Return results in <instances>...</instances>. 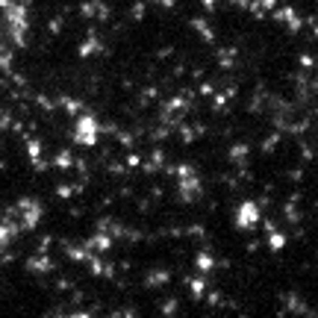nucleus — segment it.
I'll list each match as a JSON object with an SVG mask.
<instances>
[{"label": "nucleus", "mask_w": 318, "mask_h": 318, "mask_svg": "<svg viewBox=\"0 0 318 318\" xmlns=\"http://www.w3.org/2000/svg\"><path fill=\"white\" fill-rule=\"evenodd\" d=\"M112 138H115V141H118L121 148H127V151H133V148L138 144V138L133 136V130H121V127H118V133H115Z\"/></svg>", "instance_id": "b1692460"}, {"label": "nucleus", "mask_w": 318, "mask_h": 318, "mask_svg": "<svg viewBox=\"0 0 318 318\" xmlns=\"http://www.w3.org/2000/svg\"><path fill=\"white\" fill-rule=\"evenodd\" d=\"M148 3H153L156 9H174L177 6V0H148Z\"/></svg>", "instance_id": "37998d69"}, {"label": "nucleus", "mask_w": 318, "mask_h": 318, "mask_svg": "<svg viewBox=\"0 0 318 318\" xmlns=\"http://www.w3.org/2000/svg\"><path fill=\"white\" fill-rule=\"evenodd\" d=\"M68 215H71V218H83V215H85V207H83V204H77V207L68 209Z\"/></svg>", "instance_id": "49530a36"}, {"label": "nucleus", "mask_w": 318, "mask_h": 318, "mask_svg": "<svg viewBox=\"0 0 318 318\" xmlns=\"http://www.w3.org/2000/svg\"><path fill=\"white\" fill-rule=\"evenodd\" d=\"M194 268H197L200 274L212 277V271H215V253H212L209 248L197 250V253H194Z\"/></svg>", "instance_id": "2eb2a0df"}, {"label": "nucleus", "mask_w": 318, "mask_h": 318, "mask_svg": "<svg viewBox=\"0 0 318 318\" xmlns=\"http://www.w3.org/2000/svg\"><path fill=\"white\" fill-rule=\"evenodd\" d=\"M144 15H148V0H133V6H130V21H133V24H141Z\"/></svg>", "instance_id": "a878e982"}, {"label": "nucleus", "mask_w": 318, "mask_h": 318, "mask_svg": "<svg viewBox=\"0 0 318 318\" xmlns=\"http://www.w3.org/2000/svg\"><path fill=\"white\" fill-rule=\"evenodd\" d=\"M100 277H103V280H115V277H118V265L112 263V259H103V268H100Z\"/></svg>", "instance_id": "72a5a7b5"}, {"label": "nucleus", "mask_w": 318, "mask_h": 318, "mask_svg": "<svg viewBox=\"0 0 318 318\" xmlns=\"http://www.w3.org/2000/svg\"><path fill=\"white\" fill-rule=\"evenodd\" d=\"M30 100H33V103H36V109L44 112L47 118L59 112V109H56V97H50L47 92H33V97H30Z\"/></svg>", "instance_id": "dca6fc26"}, {"label": "nucleus", "mask_w": 318, "mask_h": 318, "mask_svg": "<svg viewBox=\"0 0 318 318\" xmlns=\"http://www.w3.org/2000/svg\"><path fill=\"white\" fill-rule=\"evenodd\" d=\"M256 3L263 6L265 12H271V9H274V6H277V3H280V0H256Z\"/></svg>", "instance_id": "8fccbe9b"}, {"label": "nucleus", "mask_w": 318, "mask_h": 318, "mask_svg": "<svg viewBox=\"0 0 318 318\" xmlns=\"http://www.w3.org/2000/svg\"><path fill=\"white\" fill-rule=\"evenodd\" d=\"M53 242H56V236L44 233L42 239H39V245H36V253H50V248H53Z\"/></svg>", "instance_id": "f704fd0d"}, {"label": "nucleus", "mask_w": 318, "mask_h": 318, "mask_svg": "<svg viewBox=\"0 0 318 318\" xmlns=\"http://www.w3.org/2000/svg\"><path fill=\"white\" fill-rule=\"evenodd\" d=\"M250 156V144L248 141H233L230 148H227V159H230V165H245Z\"/></svg>", "instance_id": "4468645a"}, {"label": "nucleus", "mask_w": 318, "mask_h": 318, "mask_svg": "<svg viewBox=\"0 0 318 318\" xmlns=\"http://www.w3.org/2000/svg\"><path fill=\"white\" fill-rule=\"evenodd\" d=\"M197 83H200L197 89H194V92H197V97H207V100H209V97L218 92V85H215V83H209V80H197Z\"/></svg>", "instance_id": "2f4dec72"}, {"label": "nucleus", "mask_w": 318, "mask_h": 318, "mask_svg": "<svg viewBox=\"0 0 318 318\" xmlns=\"http://www.w3.org/2000/svg\"><path fill=\"white\" fill-rule=\"evenodd\" d=\"M192 130H194V136H197V138L209 136V124H207V121H200V118H197V121L192 124Z\"/></svg>", "instance_id": "ea45409f"}, {"label": "nucleus", "mask_w": 318, "mask_h": 318, "mask_svg": "<svg viewBox=\"0 0 318 318\" xmlns=\"http://www.w3.org/2000/svg\"><path fill=\"white\" fill-rule=\"evenodd\" d=\"M71 165H74V151L71 148H59L50 156V168H56V171H71Z\"/></svg>", "instance_id": "f3484780"}, {"label": "nucleus", "mask_w": 318, "mask_h": 318, "mask_svg": "<svg viewBox=\"0 0 318 318\" xmlns=\"http://www.w3.org/2000/svg\"><path fill=\"white\" fill-rule=\"evenodd\" d=\"M103 39H100V33H85V39L77 44V59H92V56H100L103 53Z\"/></svg>", "instance_id": "0eeeda50"}, {"label": "nucleus", "mask_w": 318, "mask_h": 318, "mask_svg": "<svg viewBox=\"0 0 318 318\" xmlns=\"http://www.w3.org/2000/svg\"><path fill=\"white\" fill-rule=\"evenodd\" d=\"M280 141H283V133H280V130L268 133V136L263 138V144H259V153H263V156H271V153H277Z\"/></svg>", "instance_id": "412c9836"}, {"label": "nucleus", "mask_w": 318, "mask_h": 318, "mask_svg": "<svg viewBox=\"0 0 318 318\" xmlns=\"http://www.w3.org/2000/svg\"><path fill=\"white\" fill-rule=\"evenodd\" d=\"M227 3H230L233 9H248V3H250V0H227Z\"/></svg>", "instance_id": "3c124183"}, {"label": "nucleus", "mask_w": 318, "mask_h": 318, "mask_svg": "<svg viewBox=\"0 0 318 318\" xmlns=\"http://www.w3.org/2000/svg\"><path fill=\"white\" fill-rule=\"evenodd\" d=\"M280 215H286V221H289L292 227H295V224H304V218H306V212L298 207V200H286L283 209H280Z\"/></svg>", "instance_id": "a211bd4d"}, {"label": "nucleus", "mask_w": 318, "mask_h": 318, "mask_svg": "<svg viewBox=\"0 0 318 318\" xmlns=\"http://www.w3.org/2000/svg\"><path fill=\"white\" fill-rule=\"evenodd\" d=\"M289 180L298 186V183L304 180V168H292V171H289Z\"/></svg>", "instance_id": "a18cd8bd"}, {"label": "nucleus", "mask_w": 318, "mask_h": 318, "mask_svg": "<svg viewBox=\"0 0 318 318\" xmlns=\"http://www.w3.org/2000/svg\"><path fill=\"white\" fill-rule=\"evenodd\" d=\"M133 186H130V183H124V186H121V189H115V200H118V197H121V200H130V197H133Z\"/></svg>", "instance_id": "58836bf2"}, {"label": "nucleus", "mask_w": 318, "mask_h": 318, "mask_svg": "<svg viewBox=\"0 0 318 318\" xmlns=\"http://www.w3.org/2000/svg\"><path fill=\"white\" fill-rule=\"evenodd\" d=\"M298 65H301L304 71H312V68H315V59H312V53L301 50V53H298Z\"/></svg>", "instance_id": "4c0bfd02"}, {"label": "nucleus", "mask_w": 318, "mask_h": 318, "mask_svg": "<svg viewBox=\"0 0 318 318\" xmlns=\"http://www.w3.org/2000/svg\"><path fill=\"white\" fill-rule=\"evenodd\" d=\"M83 248H85V250H92V253H100V256H106V253L115 248V239H112L109 233H103V230H95L92 236H85Z\"/></svg>", "instance_id": "423d86ee"}, {"label": "nucleus", "mask_w": 318, "mask_h": 318, "mask_svg": "<svg viewBox=\"0 0 318 318\" xmlns=\"http://www.w3.org/2000/svg\"><path fill=\"white\" fill-rule=\"evenodd\" d=\"M268 250H271V253H283V250H286V245H289V236L283 233V230H268Z\"/></svg>", "instance_id": "6ab92c4d"}, {"label": "nucleus", "mask_w": 318, "mask_h": 318, "mask_svg": "<svg viewBox=\"0 0 318 318\" xmlns=\"http://www.w3.org/2000/svg\"><path fill=\"white\" fill-rule=\"evenodd\" d=\"M56 109L65 112L68 118H74V115H80V112L85 109V103L80 100V97H74V95H56Z\"/></svg>", "instance_id": "9b49d317"}, {"label": "nucleus", "mask_w": 318, "mask_h": 318, "mask_svg": "<svg viewBox=\"0 0 318 318\" xmlns=\"http://www.w3.org/2000/svg\"><path fill=\"white\" fill-rule=\"evenodd\" d=\"M204 304H207V306H221V304H224V292L209 286V289L204 292Z\"/></svg>", "instance_id": "c756f323"}, {"label": "nucleus", "mask_w": 318, "mask_h": 318, "mask_svg": "<svg viewBox=\"0 0 318 318\" xmlns=\"http://www.w3.org/2000/svg\"><path fill=\"white\" fill-rule=\"evenodd\" d=\"M15 209H18V224H21V233H36L39 224L44 218V204L33 194H21L15 200Z\"/></svg>", "instance_id": "f03ea898"}, {"label": "nucleus", "mask_w": 318, "mask_h": 318, "mask_svg": "<svg viewBox=\"0 0 318 318\" xmlns=\"http://www.w3.org/2000/svg\"><path fill=\"white\" fill-rule=\"evenodd\" d=\"M263 209L256 200H242V204H236L233 209V227L236 233H253V230H259V221H263Z\"/></svg>", "instance_id": "7ed1b4c3"}, {"label": "nucleus", "mask_w": 318, "mask_h": 318, "mask_svg": "<svg viewBox=\"0 0 318 318\" xmlns=\"http://www.w3.org/2000/svg\"><path fill=\"white\" fill-rule=\"evenodd\" d=\"M133 204H136V212H138V215H153V207H156V204H153V200L148 197V194H141V197H136Z\"/></svg>", "instance_id": "7c9ffc66"}, {"label": "nucleus", "mask_w": 318, "mask_h": 318, "mask_svg": "<svg viewBox=\"0 0 318 318\" xmlns=\"http://www.w3.org/2000/svg\"><path fill=\"white\" fill-rule=\"evenodd\" d=\"M24 271L33 277H47L56 271V259L50 253H30L27 259H24Z\"/></svg>", "instance_id": "39448f33"}, {"label": "nucleus", "mask_w": 318, "mask_h": 318, "mask_svg": "<svg viewBox=\"0 0 318 318\" xmlns=\"http://www.w3.org/2000/svg\"><path fill=\"white\" fill-rule=\"evenodd\" d=\"M171 56H174V44H165V47L156 50V59H159V62H162V59H171Z\"/></svg>", "instance_id": "79ce46f5"}, {"label": "nucleus", "mask_w": 318, "mask_h": 318, "mask_svg": "<svg viewBox=\"0 0 318 318\" xmlns=\"http://www.w3.org/2000/svg\"><path fill=\"white\" fill-rule=\"evenodd\" d=\"M103 168H106V174H109V177H115V180L127 174V165H124V162H118V159H112V156L103 162Z\"/></svg>", "instance_id": "bb28decb"}, {"label": "nucleus", "mask_w": 318, "mask_h": 318, "mask_svg": "<svg viewBox=\"0 0 318 318\" xmlns=\"http://www.w3.org/2000/svg\"><path fill=\"white\" fill-rule=\"evenodd\" d=\"M74 286H77V283L68 280V277H59V280H56V289H59V292H71Z\"/></svg>", "instance_id": "a19ab883"}, {"label": "nucleus", "mask_w": 318, "mask_h": 318, "mask_svg": "<svg viewBox=\"0 0 318 318\" xmlns=\"http://www.w3.org/2000/svg\"><path fill=\"white\" fill-rule=\"evenodd\" d=\"M168 283H171V271L168 268H151L141 277V286H148V289H162Z\"/></svg>", "instance_id": "9d476101"}, {"label": "nucleus", "mask_w": 318, "mask_h": 318, "mask_svg": "<svg viewBox=\"0 0 318 318\" xmlns=\"http://www.w3.org/2000/svg\"><path fill=\"white\" fill-rule=\"evenodd\" d=\"M174 133L180 136V141H183V144H194V141H197V136H194L192 124H189V118H186V121H180V124H177V130H174Z\"/></svg>", "instance_id": "393cba45"}, {"label": "nucleus", "mask_w": 318, "mask_h": 318, "mask_svg": "<svg viewBox=\"0 0 318 318\" xmlns=\"http://www.w3.org/2000/svg\"><path fill=\"white\" fill-rule=\"evenodd\" d=\"M256 250H259V242H256V239H250L248 245H245V253H248V256H253Z\"/></svg>", "instance_id": "09e8293b"}, {"label": "nucleus", "mask_w": 318, "mask_h": 318, "mask_svg": "<svg viewBox=\"0 0 318 318\" xmlns=\"http://www.w3.org/2000/svg\"><path fill=\"white\" fill-rule=\"evenodd\" d=\"M124 165H127V171H136L138 165H141V153H136V148L127 153V159H124Z\"/></svg>", "instance_id": "e433bc0d"}, {"label": "nucleus", "mask_w": 318, "mask_h": 318, "mask_svg": "<svg viewBox=\"0 0 318 318\" xmlns=\"http://www.w3.org/2000/svg\"><path fill=\"white\" fill-rule=\"evenodd\" d=\"M215 62H218V68L221 71H233L236 62H239V47L230 44V47H218L215 50Z\"/></svg>", "instance_id": "f8f14e48"}, {"label": "nucleus", "mask_w": 318, "mask_h": 318, "mask_svg": "<svg viewBox=\"0 0 318 318\" xmlns=\"http://www.w3.org/2000/svg\"><path fill=\"white\" fill-rule=\"evenodd\" d=\"M156 306H159V312H162V315H177V306H180V301H177V298H159V301H156Z\"/></svg>", "instance_id": "cd10ccee"}, {"label": "nucleus", "mask_w": 318, "mask_h": 318, "mask_svg": "<svg viewBox=\"0 0 318 318\" xmlns=\"http://www.w3.org/2000/svg\"><path fill=\"white\" fill-rule=\"evenodd\" d=\"M171 136H174V130H171L168 124H162V121H159L156 127H148V138H151L153 144H162V141H168Z\"/></svg>", "instance_id": "aec40b11"}, {"label": "nucleus", "mask_w": 318, "mask_h": 318, "mask_svg": "<svg viewBox=\"0 0 318 318\" xmlns=\"http://www.w3.org/2000/svg\"><path fill=\"white\" fill-rule=\"evenodd\" d=\"M0 171H6V159H0Z\"/></svg>", "instance_id": "603ef678"}, {"label": "nucleus", "mask_w": 318, "mask_h": 318, "mask_svg": "<svg viewBox=\"0 0 318 318\" xmlns=\"http://www.w3.org/2000/svg\"><path fill=\"white\" fill-rule=\"evenodd\" d=\"M100 3H103V0H80L77 15H80L83 21H95V18H97V9H100Z\"/></svg>", "instance_id": "4be33fe9"}, {"label": "nucleus", "mask_w": 318, "mask_h": 318, "mask_svg": "<svg viewBox=\"0 0 318 318\" xmlns=\"http://www.w3.org/2000/svg\"><path fill=\"white\" fill-rule=\"evenodd\" d=\"M97 118L92 109H83L80 115H74V127H71V141L80 148H97L100 144V130H97Z\"/></svg>", "instance_id": "f257e3e1"}, {"label": "nucleus", "mask_w": 318, "mask_h": 318, "mask_svg": "<svg viewBox=\"0 0 318 318\" xmlns=\"http://www.w3.org/2000/svg\"><path fill=\"white\" fill-rule=\"evenodd\" d=\"M189 27H192L194 33H197V36H200V39H204L207 44H215V42H218V33L209 27V21H207V18H189Z\"/></svg>", "instance_id": "ddd939ff"}, {"label": "nucleus", "mask_w": 318, "mask_h": 318, "mask_svg": "<svg viewBox=\"0 0 318 318\" xmlns=\"http://www.w3.org/2000/svg\"><path fill=\"white\" fill-rule=\"evenodd\" d=\"M200 6H204L209 15H215V9H218V0H200Z\"/></svg>", "instance_id": "de8ad7c7"}, {"label": "nucleus", "mask_w": 318, "mask_h": 318, "mask_svg": "<svg viewBox=\"0 0 318 318\" xmlns=\"http://www.w3.org/2000/svg\"><path fill=\"white\" fill-rule=\"evenodd\" d=\"M44 27H47L50 36H62V33H65V18H62V15H53V18H47Z\"/></svg>", "instance_id": "c85d7f7f"}, {"label": "nucleus", "mask_w": 318, "mask_h": 318, "mask_svg": "<svg viewBox=\"0 0 318 318\" xmlns=\"http://www.w3.org/2000/svg\"><path fill=\"white\" fill-rule=\"evenodd\" d=\"M183 283H186V289H189V295H192V301H197V304L204 301V292L212 286V280H209L207 274H200V271H197V274H192V277L186 274V280H183Z\"/></svg>", "instance_id": "6e6552de"}, {"label": "nucleus", "mask_w": 318, "mask_h": 318, "mask_svg": "<svg viewBox=\"0 0 318 318\" xmlns=\"http://www.w3.org/2000/svg\"><path fill=\"white\" fill-rule=\"evenodd\" d=\"M18 3H27V6H30V3H33V0H18Z\"/></svg>", "instance_id": "864d4df0"}, {"label": "nucleus", "mask_w": 318, "mask_h": 318, "mask_svg": "<svg viewBox=\"0 0 318 318\" xmlns=\"http://www.w3.org/2000/svg\"><path fill=\"white\" fill-rule=\"evenodd\" d=\"M298 153H301V162H312V156H315V153H312V148L306 144L304 138H298Z\"/></svg>", "instance_id": "c9c22d12"}, {"label": "nucleus", "mask_w": 318, "mask_h": 318, "mask_svg": "<svg viewBox=\"0 0 318 318\" xmlns=\"http://www.w3.org/2000/svg\"><path fill=\"white\" fill-rule=\"evenodd\" d=\"M53 192H56L59 200H71V197H74V186H71V183H56Z\"/></svg>", "instance_id": "473e14b6"}, {"label": "nucleus", "mask_w": 318, "mask_h": 318, "mask_svg": "<svg viewBox=\"0 0 318 318\" xmlns=\"http://www.w3.org/2000/svg\"><path fill=\"white\" fill-rule=\"evenodd\" d=\"M59 248H62V253H65V259H71V263L83 265L89 256H92V250H85L83 245H77V242H71V239H59Z\"/></svg>", "instance_id": "1a4fd4ad"}, {"label": "nucleus", "mask_w": 318, "mask_h": 318, "mask_svg": "<svg viewBox=\"0 0 318 318\" xmlns=\"http://www.w3.org/2000/svg\"><path fill=\"white\" fill-rule=\"evenodd\" d=\"M268 21H274V24H283V27L289 30V33H301L304 30V18L295 12V6H289V3H277L274 9L268 12Z\"/></svg>", "instance_id": "20e7f679"}, {"label": "nucleus", "mask_w": 318, "mask_h": 318, "mask_svg": "<svg viewBox=\"0 0 318 318\" xmlns=\"http://www.w3.org/2000/svg\"><path fill=\"white\" fill-rule=\"evenodd\" d=\"M186 74H192V80H204V77H207V68H204V65H194V68L186 71Z\"/></svg>", "instance_id": "c03bdc74"}, {"label": "nucleus", "mask_w": 318, "mask_h": 318, "mask_svg": "<svg viewBox=\"0 0 318 318\" xmlns=\"http://www.w3.org/2000/svg\"><path fill=\"white\" fill-rule=\"evenodd\" d=\"M183 236H189L192 242H200V239H207V224H200V221L183 224Z\"/></svg>", "instance_id": "5701e85b"}]
</instances>
